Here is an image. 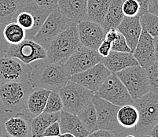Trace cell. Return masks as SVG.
<instances>
[{
	"instance_id": "83f0119b",
	"label": "cell",
	"mask_w": 158,
	"mask_h": 137,
	"mask_svg": "<svg viewBox=\"0 0 158 137\" xmlns=\"http://www.w3.org/2000/svg\"><path fill=\"white\" fill-rule=\"evenodd\" d=\"M25 0H0V23L12 22Z\"/></svg>"
},
{
	"instance_id": "9a60e30c",
	"label": "cell",
	"mask_w": 158,
	"mask_h": 137,
	"mask_svg": "<svg viewBox=\"0 0 158 137\" xmlns=\"http://www.w3.org/2000/svg\"><path fill=\"white\" fill-rule=\"evenodd\" d=\"M77 30L81 45L95 50L106 35V32L101 24L90 20H84L77 23Z\"/></svg>"
},
{
	"instance_id": "2e32d148",
	"label": "cell",
	"mask_w": 158,
	"mask_h": 137,
	"mask_svg": "<svg viewBox=\"0 0 158 137\" xmlns=\"http://www.w3.org/2000/svg\"><path fill=\"white\" fill-rule=\"evenodd\" d=\"M51 91L41 88H33L28 95L21 114L29 120L42 113Z\"/></svg>"
},
{
	"instance_id": "52a82bcc",
	"label": "cell",
	"mask_w": 158,
	"mask_h": 137,
	"mask_svg": "<svg viewBox=\"0 0 158 137\" xmlns=\"http://www.w3.org/2000/svg\"><path fill=\"white\" fill-rule=\"evenodd\" d=\"M63 102V110L77 114L82 108L92 101L94 92L71 80L58 91Z\"/></svg>"
},
{
	"instance_id": "7c38bea8",
	"label": "cell",
	"mask_w": 158,
	"mask_h": 137,
	"mask_svg": "<svg viewBox=\"0 0 158 137\" xmlns=\"http://www.w3.org/2000/svg\"><path fill=\"white\" fill-rule=\"evenodd\" d=\"M6 56L16 58L25 64L30 65L47 58V52L46 49L34 40L25 39L20 44L10 45Z\"/></svg>"
},
{
	"instance_id": "bcb514c9",
	"label": "cell",
	"mask_w": 158,
	"mask_h": 137,
	"mask_svg": "<svg viewBox=\"0 0 158 137\" xmlns=\"http://www.w3.org/2000/svg\"><path fill=\"white\" fill-rule=\"evenodd\" d=\"M3 129H2V120L0 119V137L3 136Z\"/></svg>"
},
{
	"instance_id": "603a6c76",
	"label": "cell",
	"mask_w": 158,
	"mask_h": 137,
	"mask_svg": "<svg viewBox=\"0 0 158 137\" xmlns=\"http://www.w3.org/2000/svg\"><path fill=\"white\" fill-rule=\"evenodd\" d=\"M122 3L123 0H111L110 7L102 24L106 32L111 28H117L120 25L124 17L122 11Z\"/></svg>"
},
{
	"instance_id": "ab89813d",
	"label": "cell",
	"mask_w": 158,
	"mask_h": 137,
	"mask_svg": "<svg viewBox=\"0 0 158 137\" xmlns=\"http://www.w3.org/2000/svg\"><path fill=\"white\" fill-rule=\"evenodd\" d=\"M118 29L117 28H111L109 31H107L106 32V35H105V39L107 40L108 41L111 42L113 43L117 37V35H118Z\"/></svg>"
},
{
	"instance_id": "8d00e7d4",
	"label": "cell",
	"mask_w": 158,
	"mask_h": 137,
	"mask_svg": "<svg viewBox=\"0 0 158 137\" xmlns=\"http://www.w3.org/2000/svg\"><path fill=\"white\" fill-rule=\"evenodd\" d=\"M112 50V43L110 41H108L107 40L104 39L98 46L97 49V51L98 54L102 56V58L106 57L109 55L110 51Z\"/></svg>"
},
{
	"instance_id": "8992f818",
	"label": "cell",
	"mask_w": 158,
	"mask_h": 137,
	"mask_svg": "<svg viewBox=\"0 0 158 137\" xmlns=\"http://www.w3.org/2000/svg\"><path fill=\"white\" fill-rule=\"evenodd\" d=\"M73 23L74 21L69 19L56 8L46 18L32 40L46 49L57 36L71 26Z\"/></svg>"
},
{
	"instance_id": "681fc988",
	"label": "cell",
	"mask_w": 158,
	"mask_h": 137,
	"mask_svg": "<svg viewBox=\"0 0 158 137\" xmlns=\"http://www.w3.org/2000/svg\"><path fill=\"white\" fill-rule=\"evenodd\" d=\"M42 137H59V136H42Z\"/></svg>"
},
{
	"instance_id": "cb8c5ba5",
	"label": "cell",
	"mask_w": 158,
	"mask_h": 137,
	"mask_svg": "<svg viewBox=\"0 0 158 137\" xmlns=\"http://www.w3.org/2000/svg\"><path fill=\"white\" fill-rule=\"evenodd\" d=\"M60 113H46L43 112L31 121V137H42L49 125L59 121Z\"/></svg>"
},
{
	"instance_id": "5b68a950",
	"label": "cell",
	"mask_w": 158,
	"mask_h": 137,
	"mask_svg": "<svg viewBox=\"0 0 158 137\" xmlns=\"http://www.w3.org/2000/svg\"><path fill=\"white\" fill-rule=\"evenodd\" d=\"M133 105L139 112V122L135 127L138 135H149L152 128L158 123V94L153 92L146 93L134 100Z\"/></svg>"
},
{
	"instance_id": "9c48e42d",
	"label": "cell",
	"mask_w": 158,
	"mask_h": 137,
	"mask_svg": "<svg viewBox=\"0 0 158 137\" xmlns=\"http://www.w3.org/2000/svg\"><path fill=\"white\" fill-rule=\"evenodd\" d=\"M94 95L119 106L132 105L134 100L116 73H111Z\"/></svg>"
},
{
	"instance_id": "e0dca14e",
	"label": "cell",
	"mask_w": 158,
	"mask_h": 137,
	"mask_svg": "<svg viewBox=\"0 0 158 137\" xmlns=\"http://www.w3.org/2000/svg\"><path fill=\"white\" fill-rule=\"evenodd\" d=\"M139 66L144 69L156 62L155 58L154 38L144 31H142L135 49L133 51Z\"/></svg>"
},
{
	"instance_id": "5bb4252c",
	"label": "cell",
	"mask_w": 158,
	"mask_h": 137,
	"mask_svg": "<svg viewBox=\"0 0 158 137\" xmlns=\"http://www.w3.org/2000/svg\"><path fill=\"white\" fill-rule=\"evenodd\" d=\"M111 74V72L102 62L89 70L71 76V80L84 86L92 92H95Z\"/></svg>"
},
{
	"instance_id": "4316f807",
	"label": "cell",
	"mask_w": 158,
	"mask_h": 137,
	"mask_svg": "<svg viewBox=\"0 0 158 137\" xmlns=\"http://www.w3.org/2000/svg\"><path fill=\"white\" fill-rule=\"evenodd\" d=\"M139 112L134 105H125L120 106L117 113L119 124L123 128H134L139 122Z\"/></svg>"
},
{
	"instance_id": "e575fe53",
	"label": "cell",
	"mask_w": 158,
	"mask_h": 137,
	"mask_svg": "<svg viewBox=\"0 0 158 137\" xmlns=\"http://www.w3.org/2000/svg\"><path fill=\"white\" fill-rule=\"evenodd\" d=\"M5 25L6 24L0 23V58L6 56L7 50L10 46L3 35V29L5 28Z\"/></svg>"
},
{
	"instance_id": "74e56055",
	"label": "cell",
	"mask_w": 158,
	"mask_h": 137,
	"mask_svg": "<svg viewBox=\"0 0 158 137\" xmlns=\"http://www.w3.org/2000/svg\"><path fill=\"white\" fill-rule=\"evenodd\" d=\"M33 1L40 6L47 7L52 10L57 8V4H58V0H33Z\"/></svg>"
},
{
	"instance_id": "ba28073f",
	"label": "cell",
	"mask_w": 158,
	"mask_h": 137,
	"mask_svg": "<svg viewBox=\"0 0 158 137\" xmlns=\"http://www.w3.org/2000/svg\"><path fill=\"white\" fill-rule=\"evenodd\" d=\"M116 75L124 84L133 100L139 99L150 92L146 69L139 65L126 68L117 72Z\"/></svg>"
},
{
	"instance_id": "3957f363",
	"label": "cell",
	"mask_w": 158,
	"mask_h": 137,
	"mask_svg": "<svg viewBox=\"0 0 158 137\" xmlns=\"http://www.w3.org/2000/svg\"><path fill=\"white\" fill-rule=\"evenodd\" d=\"M80 46L77 23L75 22L51 42L46 48V60L51 63L65 64L70 56Z\"/></svg>"
},
{
	"instance_id": "4dcf8cb0",
	"label": "cell",
	"mask_w": 158,
	"mask_h": 137,
	"mask_svg": "<svg viewBox=\"0 0 158 137\" xmlns=\"http://www.w3.org/2000/svg\"><path fill=\"white\" fill-rule=\"evenodd\" d=\"M63 109V102L58 92H51L47 101L44 112L57 113Z\"/></svg>"
},
{
	"instance_id": "ee69618b",
	"label": "cell",
	"mask_w": 158,
	"mask_h": 137,
	"mask_svg": "<svg viewBox=\"0 0 158 137\" xmlns=\"http://www.w3.org/2000/svg\"><path fill=\"white\" fill-rule=\"evenodd\" d=\"M154 47H155V58L158 62V36L154 38Z\"/></svg>"
},
{
	"instance_id": "7a4b0ae2",
	"label": "cell",
	"mask_w": 158,
	"mask_h": 137,
	"mask_svg": "<svg viewBox=\"0 0 158 137\" xmlns=\"http://www.w3.org/2000/svg\"><path fill=\"white\" fill-rule=\"evenodd\" d=\"M33 86L31 81L0 84V119L21 113Z\"/></svg>"
},
{
	"instance_id": "f6af8a7d",
	"label": "cell",
	"mask_w": 158,
	"mask_h": 137,
	"mask_svg": "<svg viewBox=\"0 0 158 137\" xmlns=\"http://www.w3.org/2000/svg\"><path fill=\"white\" fill-rule=\"evenodd\" d=\"M59 137H77L76 135H73L71 133H68V132H66V133H61V135Z\"/></svg>"
},
{
	"instance_id": "7dc6e473",
	"label": "cell",
	"mask_w": 158,
	"mask_h": 137,
	"mask_svg": "<svg viewBox=\"0 0 158 137\" xmlns=\"http://www.w3.org/2000/svg\"><path fill=\"white\" fill-rule=\"evenodd\" d=\"M138 137H152L150 135H138Z\"/></svg>"
},
{
	"instance_id": "30bf717a",
	"label": "cell",
	"mask_w": 158,
	"mask_h": 137,
	"mask_svg": "<svg viewBox=\"0 0 158 137\" xmlns=\"http://www.w3.org/2000/svg\"><path fill=\"white\" fill-rule=\"evenodd\" d=\"M92 102L97 112L98 129L106 130L114 135L123 132V128L117 120V113L120 106L113 104L95 95L93 96Z\"/></svg>"
},
{
	"instance_id": "d6986e66",
	"label": "cell",
	"mask_w": 158,
	"mask_h": 137,
	"mask_svg": "<svg viewBox=\"0 0 158 137\" xmlns=\"http://www.w3.org/2000/svg\"><path fill=\"white\" fill-rule=\"evenodd\" d=\"M102 63L111 72L116 73L126 68L139 65L133 53L118 52L111 50L109 55L103 58Z\"/></svg>"
},
{
	"instance_id": "d6a6232c",
	"label": "cell",
	"mask_w": 158,
	"mask_h": 137,
	"mask_svg": "<svg viewBox=\"0 0 158 137\" xmlns=\"http://www.w3.org/2000/svg\"><path fill=\"white\" fill-rule=\"evenodd\" d=\"M122 11L124 17H136L139 16L140 5L137 0H123Z\"/></svg>"
},
{
	"instance_id": "d590c367",
	"label": "cell",
	"mask_w": 158,
	"mask_h": 137,
	"mask_svg": "<svg viewBox=\"0 0 158 137\" xmlns=\"http://www.w3.org/2000/svg\"><path fill=\"white\" fill-rule=\"evenodd\" d=\"M61 134V128H60L59 121L54 122L44 132L42 136H60Z\"/></svg>"
},
{
	"instance_id": "f5cc1de1",
	"label": "cell",
	"mask_w": 158,
	"mask_h": 137,
	"mask_svg": "<svg viewBox=\"0 0 158 137\" xmlns=\"http://www.w3.org/2000/svg\"><path fill=\"white\" fill-rule=\"evenodd\" d=\"M157 94H158V93H157Z\"/></svg>"
},
{
	"instance_id": "816d5d0a",
	"label": "cell",
	"mask_w": 158,
	"mask_h": 137,
	"mask_svg": "<svg viewBox=\"0 0 158 137\" xmlns=\"http://www.w3.org/2000/svg\"><path fill=\"white\" fill-rule=\"evenodd\" d=\"M0 84H1V83H0Z\"/></svg>"
},
{
	"instance_id": "6da1fadb",
	"label": "cell",
	"mask_w": 158,
	"mask_h": 137,
	"mask_svg": "<svg viewBox=\"0 0 158 137\" xmlns=\"http://www.w3.org/2000/svg\"><path fill=\"white\" fill-rule=\"evenodd\" d=\"M31 83L33 88L58 92L71 80V74L64 64L51 63L46 59L30 64Z\"/></svg>"
},
{
	"instance_id": "1f68e13d",
	"label": "cell",
	"mask_w": 158,
	"mask_h": 137,
	"mask_svg": "<svg viewBox=\"0 0 158 137\" xmlns=\"http://www.w3.org/2000/svg\"><path fill=\"white\" fill-rule=\"evenodd\" d=\"M148 80H149L150 91L158 93V62H155L151 66L146 68Z\"/></svg>"
},
{
	"instance_id": "277c9868",
	"label": "cell",
	"mask_w": 158,
	"mask_h": 137,
	"mask_svg": "<svg viewBox=\"0 0 158 137\" xmlns=\"http://www.w3.org/2000/svg\"><path fill=\"white\" fill-rule=\"evenodd\" d=\"M54 10L37 5L33 0H25L14 21L26 32V39H33L46 18Z\"/></svg>"
},
{
	"instance_id": "7402d4cb",
	"label": "cell",
	"mask_w": 158,
	"mask_h": 137,
	"mask_svg": "<svg viewBox=\"0 0 158 137\" xmlns=\"http://www.w3.org/2000/svg\"><path fill=\"white\" fill-rule=\"evenodd\" d=\"M59 125L61 133L68 132L77 137H87L89 135L88 131L77 114L69 113L63 109L60 113Z\"/></svg>"
},
{
	"instance_id": "f1b7e54d",
	"label": "cell",
	"mask_w": 158,
	"mask_h": 137,
	"mask_svg": "<svg viewBox=\"0 0 158 137\" xmlns=\"http://www.w3.org/2000/svg\"><path fill=\"white\" fill-rule=\"evenodd\" d=\"M3 35L10 45L18 44L26 39L25 30L15 21L6 24L3 29Z\"/></svg>"
},
{
	"instance_id": "836d02e7",
	"label": "cell",
	"mask_w": 158,
	"mask_h": 137,
	"mask_svg": "<svg viewBox=\"0 0 158 137\" xmlns=\"http://www.w3.org/2000/svg\"><path fill=\"white\" fill-rule=\"evenodd\" d=\"M112 50L118 51V52L132 53L125 38L120 32H118V35H117L116 40L112 43Z\"/></svg>"
},
{
	"instance_id": "484cf974",
	"label": "cell",
	"mask_w": 158,
	"mask_h": 137,
	"mask_svg": "<svg viewBox=\"0 0 158 137\" xmlns=\"http://www.w3.org/2000/svg\"><path fill=\"white\" fill-rule=\"evenodd\" d=\"M77 115L89 133L98 129L97 112L92 101L82 108Z\"/></svg>"
},
{
	"instance_id": "ffe728a7",
	"label": "cell",
	"mask_w": 158,
	"mask_h": 137,
	"mask_svg": "<svg viewBox=\"0 0 158 137\" xmlns=\"http://www.w3.org/2000/svg\"><path fill=\"white\" fill-rule=\"evenodd\" d=\"M87 0H58L57 9L74 22L88 20L87 12Z\"/></svg>"
},
{
	"instance_id": "8fae6325",
	"label": "cell",
	"mask_w": 158,
	"mask_h": 137,
	"mask_svg": "<svg viewBox=\"0 0 158 137\" xmlns=\"http://www.w3.org/2000/svg\"><path fill=\"white\" fill-rule=\"evenodd\" d=\"M31 67L14 57L0 58V83L31 80Z\"/></svg>"
},
{
	"instance_id": "b9f144b4",
	"label": "cell",
	"mask_w": 158,
	"mask_h": 137,
	"mask_svg": "<svg viewBox=\"0 0 158 137\" xmlns=\"http://www.w3.org/2000/svg\"><path fill=\"white\" fill-rule=\"evenodd\" d=\"M140 5V13L139 16L143 15L148 12V5H149V0H137Z\"/></svg>"
},
{
	"instance_id": "f546056e",
	"label": "cell",
	"mask_w": 158,
	"mask_h": 137,
	"mask_svg": "<svg viewBox=\"0 0 158 137\" xmlns=\"http://www.w3.org/2000/svg\"><path fill=\"white\" fill-rule=\"evenodd\" d=\"M139 21L143 31L147 32L153 38L158 36V16L147 12L139 16Z\"/></svg>"
},
{
	"instance_id": "c3c4849f",
	"label": "cell",
	"mask_w": 158,
	"mask_h": 137,
	"mask_svg": "<svg viewBox=\"0 0 158 137\" xmlns=\"http://www.w3.org/2000/svg\"><path fill=\"white\" fill-rule=\"evenodd\" d=\"M125 137H138V136H136V135H127V136H125Z\"/></svg>"
},
{
	"instance_id": "7bdbcfd3",
	"label": "cell",
	"mask_w": 158,
	"mask_h": 137,
	"mask_svg": "<svg viewBox=\"0 0 158 137\" xmlns=\"http://www.w3.org/2000/svg\"><path fill=\"white\" fill-rule=\"evenodd\" d=\"M149 135H151L152 137H158V123L152 128Z\"/></svg>"
},
{
	"instance_id": "f35d334b",
	"label": "cell",
	"mask_w": 158,
	"mask_h": 137,
	"mask_svg": "<svg viewBox=\"0 0 158 137\" xmlns=\"http://www.w3.org/2000/svg\"><path fill=\"white\" fill-rule=\"evenodd\" d=\"M115 135L111 132L103 129H97L94 132H90L87 137H114Z\"/></svg>"
},
{
	"instance_id": "60d3db41",
	"label": "cell",
	"mask_w": 158,
	"mask_h": 137,
	"mask_svg": "<svg viewBox=\"0 0 158 137\" xmlns=\"http://www.w3.org/2000/svg\"><path fill=\"white\" fill-rule=\"evenodd\" d=\"M148 12L158 16V0H149Z\"/></svg>"
},
{
	"instance_id": "4fadbf2b",
	"label": "cell",
	"mask_w": 158,
	"mask_h": 137,
	"mask_svg": "<svg viewBox=\"0 0 158 137\" xmlns=\"http://www.w3.org/2000/svg\"><path fill=\"white\" fill-rule=\"evenodd\" d=\"M103 58L97 50L80 46L65 62L70 74L82 73L102 62Z\"/></svg>"
},
{
	"instance_id": "ac0fdd59",
	"label": "cell",
	"mask_w": 158,
	"mask_h": 137,
	"mask_svg": "<svg viewBox=\"0 0 158 137\" xmlns=\"http://www.w3.org/2000/svg\"><path fill=\"white\" fill-rule=\"evenodd\" d=\"M4 135L8 137H31V120L21 113L2 120Z\"/></svg>"
},
{
	"instance_id": "44dd1931",
	"label": "cell",
	"mask_w": 158,
	"mask_h": 137,
	"mask_svg": "<svg viewBox=\"0 0 158 137\" xmlns=\"http://www.w3.org/2000/svg\"><path fill=\"white\" fill-rule=\"evenodd\" d=\"M117 29L124 36L127 44L133 53L143 31L140 21H139V16L131 17V18L123 17Z\"/></svg>"
},
{
	"instance_id": "d4e9b609",
	"label": "cell",
	"mask_w": 158,
	"mask_h": 137,
	"mask_svg": "<svg viewBox=\"0 0 158 137\" xmlns=\"http://www.w3.org/2000/svg\"><path fill=\"white\" fill-rule=\"evenodd\" d=\"M111 0H87V12L88 20L102 24Z\"/></svg>"
},
{
	"instance_id": "f907efd6",
	"label": "cell",
	"mask_w": 158,
	"mask_h": 137,
	"mask_svg": "<svg viewBox=\"0 0 158 137\" xmlns=\"http://www.w3.org/2000/svg\"><path fill=\"white\" fill-rule=\"evenodd\" d=\"M2 137H8V136H7V135H3V136H2Z\"/></svg>"
}]
</instances>
